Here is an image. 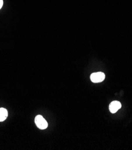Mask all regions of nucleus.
I'll return each instance as SVG.
<instances>
[{
	"label": "nucleus",
	"instance_id": "nucleus-1",
	"mask_svg": "<svg viewBox=\"0 0 132 150\" xmlns=\"http://www.w3.org/2000/svg\"><path fill=\"white\" fill-rule=\"evenodd\" d=\"M35 122L36 125V126L42 130L45 129L48 127V123L45 120V119L44 118L42 115H38L35 117Z\"/></svg>",
	"mask_w": 132,
	"mask_h": 150
},
{
	"label": "nucleus",
	"instance_id": "nucleus-2",
	"mask_svg": "<svg viewBox=\"0 0 132 150\" xmlns=\"http://www.w3.org/2000/svg\"><path fill=\"white\" fill-rule=\"evenodd\" d=\"M105 78V75L102 72H94L91 74V80L93 83H101L104 81Z\"/></svg>",
	"mask_w": 132,
	"mask_h": 150
},
{
	"label": "nucleus",
	"instance_id": "nucleus-3",
	"mask_svg": "<svg viewBox=\"0 0 132 150\" xmlns=\"http://www.w3.org/2000/svg\"><path fill=\"white\" fill-rule=\"evenodd\" d=\"M122 107V104L119 101H112L109 106L110 111L111 113H115L119 110H120Z\"/></svg>",
	"mask_w": 132,
	"mask_h": 150
},
{
	"label": "nucleus",
	"instance_id": "nucleus-4",
	"mask_svg": "<svg viewBox=\"0 0 132 150\" xmlns=\"http://www.w3.org/2000/svg\"><path fill=\"white\" fill-rule=\"evenodd\" d=\"M8 116V111L6 108H0V122H3Z\"/></svg>",
	"mask_w": 132,
	"mask_h": 150
},
{
	"label": "nucleus",
	"instance_id": "nucleus-5",
	"mask_svg": "<svg viewBox=\"0 0 132 150\" xmlns=\"http://www.w3.org/2000/svg\"><path fill=\"white\" fill-rule=\"evenodd\" d=\"M3 5V0H0V9H1Z\"/></svg>",
	"mask_w": 132,
	"mask_h": 150
}]
</instances>
